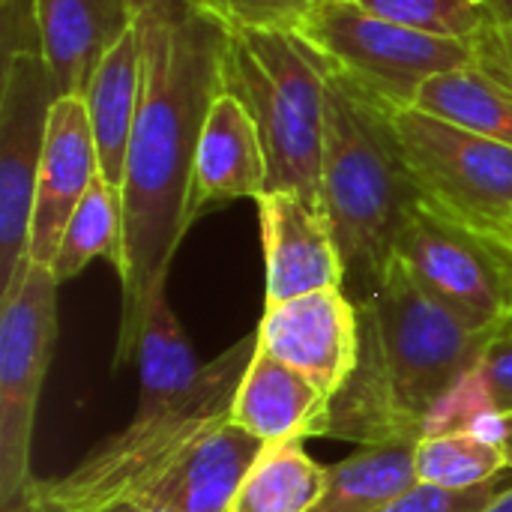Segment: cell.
<instances>
[{
    "label": "cell",
    "mask_w": 512,
    "mask_h": 512,
    "mask_svg": "<svg viewBox=\"0 0 512 512\" xmlns=\"http://www.w3.org/2000/svg\"><path fill=\"white\" fill-rule=\"evenodd\" d=\"M480 423H486L489 432L501 441V447L507 453V465L512 468V414H507V417H489V420H480Z\"/></svg>",
    "instance_id": "31"
},
{
    "label": "cell",
    "mask_w": 512,
    "mask_h": 512,
    "mask_svg": "<svg viewBox=\"0 0 512 512\" xmlns=\"http://www.w3.org/2000/svg\"><path fill=\"white\" fill-rule=\"evenodd\" d=\"M231 27L297 30L321 0H207Z\"/></svg>",
    "instance_id": "28"
},
{
    "label": "cell",
    "mask_w": 512,
    "mask_h": 512,
    "mask_svg": "<svg viewBox=\"0 0 512 512\" xmlns=\"http://www.w3.org/2000/svg\"><path fill=\"white\" fill-rule=\"evenodd\" d=\"M258 348L255 336L234 342L207 363L201 387L180 405L132 414L129 426L60 477L33 480L6 512H132L144 507L183 453L231 417L237 387Z\"/></svg>",
    "instance_id": "4"
},
{
    "label": "cell",
    "mask_w": 512,
    "mask_h": 512,
    "mask_svg": "<svg viewBox=\"0 0 512 512\" xmlns=\"http://www.w3.org/2000/svg\"><path fill=\"white\" fill-rule=\"evenodd\" d=\"M330 399L297 369L255 348L231 405V423L264 444L318 438Z\"/></svg>",
    "instance_id": "16"
},
{
    "label": "cell",
    "mask_w": 512,
    "mask_h": 512,
    "mask_svg": "<svg viewBox=\"0 0 512 512\" xmlns=\"http://www.w3.org/2000/svg\"><path fill=\"white\" fill-rule=\"evenodd\" d=\"M255 204L267 273L264 306L345 288V261L321 201L300 192H264Z\"/></svg>",
    "instance_id": "12"
},
{
    "label": "cell",
    "mask_w": 512,
    "mask_h": 512,
    "mask_svg": "<svg viewBox=\"0 0 512 512\" xmlns=\"http://www.w3.org/2000/svg\"><path fill=\"white\" fill-rule=\"evenodd\" d=\"M132 512H141V507H138V510H132Z\"/></svg>",
    "instance_id": "36"
},
{
    "label": "cell",
    "mask_w": 512,
    "mask_h": 512,
    "mask_svg": "<svg viewBox=\"0 0 512 512\" xmlns=\"http://www.w3.org/2000/svg\"><path fill=\"white\" fill-rule=\"evenodd\" d=\"M21 51H39L36 3L3 0V60Z\"/></svg>",
    "instance_id": "29"
},
{
    "label": "cell",
    "mask_w": 512,
    "mask_h": 512,
    "mask_svg": "<svg viewBox=\"0 0 512 512\" xmlns=\"http://www.w3.org/2000/svg\"><path fill=\"white\" fill-rule=\"evenodd\" d=\"M138 408L135 414H156L186 402L204 381L201 363L168 303V291L147 309L138 342Z\"/></svg>",
    "instance_id": "19"
},
{
    "label": "cell",
    "mask_w": 512,
    "mask_h": 512,
    "mask_svg": "<svg viewBox=\"0 0 512 512\" xmlns=\"http://www.w3.org/2000/svg\"><path fill=\"white\" fill-rule=\"evenodd\" d=\"M144 84V45L138 21L114 42V48L102 57L90 87H87V114L99 153V174L117 192L126 174L129 138L138 117Z\"/></svg>",
    "instance_id": "18"
},
{
    "label": "cell",
    "mask_w": 512,
    "mask_h": 512,
    "mask_svg": "<svg viewBox=\"0 0 512 512\" xmlns=\"http://www.w3.org/2000/svg\"><path fill=\"white\" fill-rule=\"evenodd\" d=\"M39 54L57 96H87V87L114 48L135 24V0H33Z\"/></svg>",
    "instance_id": "14"
},
{
    "label": "cell",
    "mask_w": 512,
    "mask_h": 512,
    "mask_svg": "<svg viewBox=\"0 0 512 512\" xmlns=\"http://www.w3.org/2000/svg\"><path fill=\"white\" fill-rule=\"evenodd\" d=\"M141 512H177V510H171V507H165V504L150 501V504H144V507H141Z\"/></svg>",
    "instance_id": "34"
},
{
    "label": "cell",
    "mask_w": 512,
    "mask_h": 512,
    "mask_svg": "<svg viewBox=\"0 0 512 512\" xmlns=\"http://www.w3.org/2000/svg\"><path fill=\"white\" fill-rule=\"evenodd\" d=\"M414 108L512 147V90L477 63L429 78Z\"/></svg>",
    "instance_id": "20"
},
{
    "label": "cell",
    "mask_w": 512,
    "mask_h": 512,
    "mask_svg": "<svg viewBox=\"0 0 512 512\" xmlns=\"http://www.w3.org/2000/svg\"><path fill=\"white\" fill-rule=\"evenodd\" d=\"M255 339L261 351L288 363L333 399L357 363V303L348 300L345 288H324L264 306Z\"/></svg>",
    "instance_id": "11"
},
{
    "label": "cell",
    "mask_w": 512,
    "mask_h": 512,
    "mask_svg": "<svg viewBox=\"0 0 512 512\" xmlns=\"http://www.w3.org/2000/svg\"><path fill=\"white\" fill-rule=\"evenodd\" d=\"M57 288L51 267L30 261L18 291L0 303V512L36 480L30 444L57 345Z\"/></svg>",
    "instance_id": "7"
},
{
    "label": "cell",
    "mask_w": 512,
    "mask_h": 512,
    "mask_svg": "<svg viewBox=\"0 0 512 512\" xmlns=\"http://www.w3.org/2000/svg\"><path fill=\"white\" fill-rule=\"evenodd\" d=\"M297 33L327 57L336 75L390 111L414 108L429 78L474 63V42L411 30L357 0H321Z\"/></svg>",
    "instance_id": "6"
},
{
    "label": "cell",
    "mask_w": 512,
    "mask_h": 512,
    "mask_svg": "<svg viewBox=\"0 0 512 512\" xmlns=\"http://www.w3.org/2000/svg\"><path fill=\"white\" fill-rule=\"evenodd\" d=\"M264 447L237 423L222 420L183 453L150 501L177 512H231L237 489Z\"/></svg>",
    "instance_id": "17"
},
{
    "label": "cell",
    "mask_w": 512,
    "mask_h": 512,
    "mask_svg": "<svg viewBox=\"0 0 512 512\" xmlns=\"http://www.w3.org/2000/svg\"><path fill=\"white\" fill-rule=\"evenodd\" d=\"M57 93L39 51L3 60L0 84V303H6L30 264V225L36 177Z\"/></svg>",
    "instance_id": "10"
},
{
    "label": "cell",
    "mask_w": 512,
    "mask_h": 512,
    "mask_svg": "<svg viewBox=\"0 0 512 512\" xmlns=\"http://www.w3.org/2000/svg\"><path fill=\"white\" fill-rule=\"evenodd\" d=\"M321 204L330 216L345 282L372 297L393 258L402 228L423 204L393 111L330 75L324 108V171Z\"/></svg>",
    "instance_id": "3"
},
{
    "label": "cell",
    "mask_w": 512,
    "mask_h": 512,
    "mask_svg": "<svg viewBox=\"0 0 512 512\" xmlns=\"http://www.w3.org/2000/svg\"><path fill=\"white\" fill-rule=\"evenodd\" d=\"M333 66L297 30L231 27L222 78L252 114L264 156L267 192L321 201L324 108Z\"/></svg>",
    "instance_id": "5"
},
{
    "label": "cell",
    "mask_w": 512,
    "mask_h": 512,
    "mask_svg": "<svg viewBox=\"0 0 512 512\" xmlns=\"http://www.w3.org/2000/svg\"><path fill=\"white\" fill-rule=\"evenodd\" d=\"M504 246H510L512 249V213H510V222H507V231H504Z\"/></svg>",
    "instance_id": "35"
},
{
    "label": "cell",
    "mask_w": 512,
    "mask_h": 512,
    "mask_svg": "<svg viewBox=\"0 0 512 512\" xmlns=\"http://www.w3.org/2000/svg\"><path fill=\"white\" fill-rule=\"evenodd\" d=\"M474 63L512 90V30L492 24L474 39Z\"/></svg>",
    "instance_id": "30"
},
{
    "label": "cell",
    "mask_w": 512,
    "mask_h": 512,
    "mask_svg": "<svg viewBox=\"0 0 512 512\" xmlns=\"http://www.w3.org/2000/svg\"><path fill=\"white\" fill-rule=\"evenodd\" d=\"M417 444L360 447L348 459L327 468L324 498L312 512H381L399 495L417 486Z\"/></svg>",
    "instance_id": "21"
},
{
    "label": "cell",
    "mask_w": 512,
    "mask_h": 512,
    "mask_svg": "<svg viewBox=\"0 0 512 512\" xmlns=\"http://www.w3.org/2000/svg\"><path fill=\"white\" fill-rule=\"evenodd\" d=\"M135 21L144 84L120 186L123 306L114 369L138 357L147 309L165 294L174 255L195 222V156L207 111L225 90L231 30L207 0H135Z\"/></svg>",
    "instance_id": "1"
},
{
    "label": "cell",
    "mask_w": 512,
    "mask_h": 512,
    "mask_svg": "<svg viewBox=\"0 0 512 512\" xmlns=\"http://www.w3.org/2000/svg\"><path fill=\"white\" fill-rule=\"evenodd\" d=\"M483 3H486L492 21L498 27H510L512 30V0H483Z\"/></svg>",
    "instance_id": "32"
},
{
    "label": "cell",
    "mask_w": 512,
    "mask_h": 512,
    "mask_svg": "<svg viewBox=\"0 0 512 512\" xmlns=\"http://www.w3.org/2000/svg\"><path fill=\"white\" fill-rule=\"evenodd\" d=\"M471 399V411L483 420L512 414V318L492 336L477 375L462 390Z\"/></svg>",
    "instance_id": "26"
},
{
    "label": "cell",
    "mask_w": 512,
    "mask_h": 512,
    "mask_svg": "<svg viewBox=\"0 0 512 512\" xmlns=\"http://www.w3.org/2000/svg\"><path fill=\"white\" fill-rule=\"evenodd\" d=\"M324 489L327 468L306 453L303 438H291L264 447L237 489L231 512H312Z\"/></svg>",
    "instance_id": "22"
},
{
    "label": "cell",
    "mask_w": 512,
    "mask_h": 512,
    "mask_svg": "<svg viewBox=\"0 0 512 512\" xmlns=\"http://www.w3.org/2000/svg\"><path fill=\"white\" fill-rule=\"evenodd\" d=\"M99 177V153L84 96H57L48 114V132L36 177V204L30 225V261L51 267L60 237Z\"/></svg>",
    "instance_id": "13"
},
{
    "label": "cell",
    "mask_w": 512,
    "mask_h": 512,
    "mask_svg": "<svg viewBox=\"0 0 512 512\" xmlns=\"http://www.w3.org/2000/svg\"><path fill=\"white\" fill-rule=\"evenodd\" d=\"M507 489H512V468L504 471L501 477L471 486V489H447V486L417 483L381 512H483Z\"/></svg>",
    "instance_id": "27"
},
{
    "label": "cell",
    "mask_w": 512,
    "mask_h": 512,
    "mask_svg": "<svg viewBox=\"0 0 512 512\" xmlns=\"http://www.w3.org/2000/svg\"><path fill=\"white\" fill-rule=\"evenodd\" d=\"M417 480L447 489H471L510 471L501 441L486 423L429 432L414 447Z\"/></svg>",
    "instance_id": "23"
},
{
    "label": "cell",
    "mask_w": 512,
    "mask_h": 512,
    "mask_svg": "<svg viewBox=\"0 0 512 512\" xmlns=\"http://www.w3.org/2000/svg\"><path fill=\"white\" fill-rule=\"evenodd\" d=\"M357 363L330 399L318 438L357 447L417 444L477 375L492 336L429 297L393 258L381 288L357 303Z\"/></svg>",
    "instance_id": "2"
},
{
    "label": "cell",
    "mask_w": 512,
    "mask_h": 512,
    "mask_svg": "<svg viewBox=\"0 0 512 512\" xmlns=\"http://www.w3.org/2000/svg\"><path fill=\"white\" fill-rule=\"evenodd\" d=\"M267 192V156L258 126L246 105L222 90L204 120L195 183H192V213L195 219L219 210L231 201H258Z\"/></svg>",
    "instance_id": "15"
},
{
    "label": "cell",
    "mask_w": 512,
    "mask_h": 512,
    "mask_svg": "<svg viewBox=\"0 0 512 512\" xmlns=\"http://www.w3.org/2000/svg\"><path fill=\"white\" fill-rule=\"evenodd\" d=\"M423 201L504 243L512 213V147L423 114L393 111Z\"/></svg>",
    "instance_id": "8"
},
{
    "label": "cell",
    "mask_w": 512,
    "mask_h": 512,
    "mask_svg": "<svg viewBox=\"0 0 512 512\" xmlns=\"http://www.w3.org/2000/svg\"><path fill=\"white\" fill-rule=\"evenodd\" d=\"M396 258L462 324L498 330L512 318V249L438 207L423 201L411 213Z\"/></svg>",
    "instance_id": "9"
},
{
    "label": "cell",
    "mask_w": 512,
    "mask_h": 512,
    "mask_svg": "<svg viewBox=\"0 0 512 512\" xmlns=\"http://www.w3.org/2000/svg\"><path fill=\"white\" fill-rule=\"evenodd\" d=\"M96 258L111 261L117 273L123 267V201L120 192L102 180V174L75 207L51 261V273L63 285Z\"/></svg>",
    "instance_id": "24"
},
{
    "label": "cell",
    "mask_w": 512,
    "mask_h": 512,
    "mask_svg": "<svg viewBox=\"0 0 512 512\" xmlns=\"http://www.w3.org/2000/svg\"><path fill=\"white\" fill-rule=\"evenodd\" d=\"M363 9L411 30L474 42L495 21L483 0H357Z\"/></svg>",
    "instance_id": "25"
},
{
    "label": "cell",
    "mask_w": 512,
    "mask_h": 512,
    "mask_svg": "<svg viewBox=\"0 0 512 512\" xmlns=\"http://www.w3.org/2000/svg\"><path fill=\"white\" fill-rule=\"evenodd\" d=\"M483 512H512V489H507L498 501H492Z\"/></svg>",
    "instance_id": "33"
}]
</instances>
